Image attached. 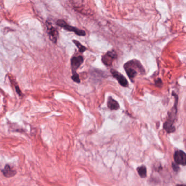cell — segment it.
Wrapping results in <instances>:
<instances>
[{
	"mask_svg": "<svg viewBox=\"0 0 186 186\" xmlns=\"http://www.w3.org/2000/svg\"><path fill=\"white\" fill-rule=\"evenodd\" d=\"M124 69L126 70L127 74L130 79L134 78L138 74L137 69L143 71V67L139 61L137 60H133L128 61L124 65Z\"/></svg>",
	"mask_w": 186,
	"mask_h": 186,
	"instance_id": "obj_1",
	"label": "cell"
},
{
	"mask_svg": "<svg viewBox=\"0 0 186 186\" xmlns=\"http://www.w3.org/2000/svg\"><path fill=\"white\" fill-rule=\"evenodd\" d=\"M56 24L58 25V26L66 30V31L74 32L77 35L80 36H85L86 35V32L84 30L79 29L72 26H70L63 20H58L56 22Z\"/></svg>",
	"mask_w": 186,
	"mask_h": 186,
	"instance_id": "obj_2",
	"label": "cell"
},
{
	"mask_svg": "<svg viewBox=\"0 0 186 186\" xmlns=\"http://www.w3.org/2000/svg\"><path fill=\"white\" fill-rule=\"evenodd\" d=\"M46 25L50 40L54 43H56L59 37V33L57 30L54 27L49 21H46Z\"/></svg>",
	"mask_w": 186,
	"mask_h": 186,
	"instance_id": "obj_3",
	"label": "cell"
},
{
	"mask_svg": "<svg viewBox=\"0 0 186 186\" xmlns=\"http://www.w3.org/2000/svg\"><path fill=\"white\" fill-rule=\"evenodd\" d=\"M118 57L116 52L114 50H112L107 52L102 56L101 61L107 66L112 65V62Z\"/></svg>",
	"mask_w": 186,
	"mask_h": 186,
	"instance_id": "obj_4",
	"label": "cell"
},
{
	"mask_svg": "<svg viewBox=\"0 0 186 186\" xmlns=\"http://www.w3.org/2000/svg\"><path fill=\"white\" fill-rule=\"evenodd\" d=\"M84 61V58L82 56H73L70 60L71 68L72 70L73 74L77 73L76 71L79 68Z\"/></svg>",
	"mask_w": 186,
	"mask_h": 186,
	"instance_id": "obj_5",
	"label": "cell"
},
{
	"mask_svg": "<svg viewBox=\"0 0 186 186\" xmlns=\"http://www.w3.org/2000/svg\"><path fill=\"white\" fill-rule=\"evenodd\" d=\"M110 72L112 75V76L117 79L118 83H120V85L123 87H127L128 86V81L127 80L126 78L123 75L121 74L120 73L116 70H114V69H112L110 70Z\"/></svg>",
	"mask_w": 186,
	"mask_h": 186,
	"instance_id": "obj_6",
	"label": "cell"
},
{
	"mask_svg": "<svg viewBox=\"0 0 186 186\" xmlns=\"http://www.w3.org/2000/svg\"><path fill=\"white\" fill-rule=\"evenodd\" d=\"M174 160L177 164L186 165V154L182 151H176L174 154Z\"/></svg>",
	"mask_w": 186,
	"mask_h": 186,
	"instance_id": "obj_7",
	"label": "cell"
},
{
	"mask_svg": "<svg viewBox=\"0 0 186 186\" xmlns=\"http://www.w3.org/2000/svg\"><path fill=\"white\" fill-rule=\"evenodd\" d=\"M2 173L7 178H11L17 174V172L13 169L9 165H6L4 169L2 170Z\"/></svg>",
	"mask_w": 186,
	"mask_h": 186,
	"instance_id": "obj_8",
	"label": "cell"
},
{
	"mask_svg": "<svg viewBox=\"0 0 186 186\" xmlns=\"http://www.w3.org/2000/svg\"><path fill=\"white\" fill-rule=\"evenodd\" d=\"M108 107L110 109L112 110H118L120 108L119 104L115 100L112 99V97H109L108 99Z\"/></svg>",
	"mask_w": 186,
	"mask_h": 186,
	"instance_id": "obj_9",
	"label": "cell"
},
{
	"mask_svg": "<svg viewBox=\"0 0 186 186\" xmlns=\"http://www.w3.org/2000/svg\"><path fill=\"white\" fill-rule=\"evenodd\" d=\"M164 128L169 133L173 132L175 130V127L173 126V122L170 120L164 123Z\"/></svg>",
	"mask_w": 186,
	"mask_h": 186,
	"instance_id": "obj_10",
	"label": "cell"
},
{
	"mask_svg": "<svg viewBox=\"0 0 186 186\" xmlns=\"http://www.w3.org/2000/svg\"><path fill=\"white\" fill-rule=\"evenodd\" d=\"M73 43H74V44H75V46H77V48L78 49L79 51L81 53H83L84 52H85V51L87 50V48L85 47V46H83L80 43V42L78 41L77 40L75 39H73L72 40Z\"/></svg>",
	"mask_w": 186,
	"mask_h": 186,
	"instance_id": "obj_11",
	"label": "cell"
},
{
	"mask_svg": "<svg viewBox=\"0 0 186 186\" xmlns=\"http://www.w3.org/2000/svg\"><path fill=\"white\" fill-rule=\"evenodd\" d=\"M137 171L138 172L139 176L141 178H144L146 176V172L147 170L145 166H142L137 168Z\"/></svg>",
	"mask_w": 186,
	"mask_h": 186,
	"instance_id": "obj_12",
	"label": "cell"
},
{
	"mask_svg": "<svg viewBox=\"0 0 186 186\" xmlns=\"http://www.w3.org/2000/svg\"><path fill=\"white\" fill-rule=\"evenodd\" d=\"M72 79L75 82H76V83H80V78L79 77V75L77 73L73 74L72 77Z\"/></svg>",
	"mask_w": 186,
	"mask_h": 186,
	"instance_id": "obj_13",
	"label": "cell"
},
{
	"mask_svg": "<svg viewBox=\"0 0 186 186\" xmlns=\"http://www.w3.org/2000/svg\"><path fill=\"white\" fill-rule=\"evenodd\" d=\"M172 167H173V169H174V170H175V171H176V172H178V171L179 169H180V167H178L177 164L172 163Z\"/></svg>",
	"mask_w": 186,
	"mask_h": 186,
	"instance_id": "obj_14",
	"label": "cell"
},
{
	"mask_svg": "<svg viewBox=\"0 0 186 186\" xmlns=\"http://www.w3.org/2000/svg\"><path fill=\"white\" fill-rule=\"evenodd\" d=\"M160 83L162 84V82H161V79H158V80L156 81V85H157V86L161 85H160Z\"/></svg>",
	"mask_w": 186,
	"mask_h": 186,
	"instance_id": "obj_15",
	"label": "cell"
}]
</instances>
